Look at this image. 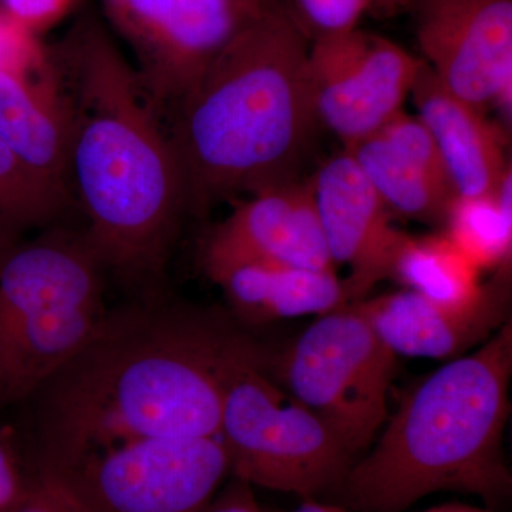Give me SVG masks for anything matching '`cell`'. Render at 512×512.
<instances>
[{"instance_id": "30", "label": "cell", "mask_w": 512, "mask_h": 512, "mask_svg": "<svg viewBox=\"0 0 512 512\" xmlns=\"http://www.w3.org/2000/svg\"><path fill=\"white\" fill-rule=\"evenodd\" d=\"M242 5L248 6L251 9H259L262 5H264L265 0H238Z\"/></svg>"}, {"instance_id": "24", "label": "cell", "mask_w": 512, "mask_h": 512, "mask_svg": "<svg viewBox=\"0 0 512 512\" xmlns=\"http://www.w3.org/2000/svg\"><path fill=\"white\" fill-rule=\"evenodd\" d=\"M12 512H90L62 476L33 468L28 490Z\"/></svg>"}, {"instance_id": "16", "label": "cell", "mask_w": 512, "mask_h": 512, "mask_svg": "<svg viewBox=\"0 0 512 512\" xmlns=\"http://www.w3.org/2000/svg\"><path fill=\"white\" fill-rule=\"evenodd\" d=\"M410 96L416 116L439 148L456 194L476 197L497 191L511 168L503 130L485 111L447 90L424 62Z\"/></svg>"}, {"instance_id": "6", "label": "cell", "mask_w": 512, "mask_h": 512, "mask_svg": "<svg viewBox=\"0 0 512 512\" xmlns=\"http://www.w3.org/2000/svg\"><path fill=\"white\" fill-rule=\"evenodd\" d=\"M268 367H244L225 392L218 436L229 474L302 500L335 493L357 457L325 421L272 379Z\"/></svg>"}, {"instance_id": "31", "label": "cell", "mask_w": 512, "mask_h": 512, "mask_svg": "<svg viewBox=\"0 0 512 512\" xmlns=\"http://www.w3.org/2000/svg\"><path fill=\"white\" fill-rule=\"evenodd\" d=\"M413 2H414V3H416V2H417V0H413Z\"/></svg>"}, {"instance_id": "26", "label": "cell", "mask_w": 512, "mask_h": 512, "mask_svg": "<svg viewBox=\"0 0 512 512\" xmlns=\"http://www.w3.org/2000/svg\"><path fill=\"white\" fill-rule=\"evenodd\" d=\"M2 8L20 25L39 36L69 16L80 0H0Z\"/></svg>"}, {"instance_id": "13", "label": "cell", "mask_w": 512, "mask_h": 512, "mask_svg": "<svg viewBox=\"0 0 512 512\" xmlns=\"http://www.w3.org/2000/svg\"><path fill=\"white\" fill-rule=\"evenodd\" d=\"M311 184L330 258L336 269L349 268V303L363 301L390 279L406 232L394 227L393 212L345 150L320 164Z\"/></svg>"}, {"instance_id": "22", "label": "cell", "mask_w": 512, "mask_h": 512, "mask_svg": "<svg viewBox=\"0 0 512 512\" xmlns=\"http://www.w3.org/2000/svg\"><path fill=\"white\" fill-rule=\"evenodd\" d=\"M377 0H295L296 22L309 39L338 35L359 26Z\"/></svg>"}, {"instance_id": "17", "label": "cell", "mask_w": 512, "mask_h": 512, "mask_svg": "<svg viewBox=\"0 0 512 512\" xmlns=\"http://www.w3.org/2000/svg\"><path fill=\"white\" fill-rule=\"evenodd\" d=\"M0 138L30 173L72 202L67 190L69 124L52 62L29 76L0 72Z\"/></svg>"}, {"instance_id": "2", "label": "cell", "mask_w": 512, "mask_h": 512, "mask_svg": "<svg viewBox=\"0 0 512 512\" xmlns=\"http://www.w3.org/2000/svg\"><path fill=\"white\" fill-rule=\"evenodd\" d=\"M49 57L69 124L67 190L86 217L84 237L106 272L158 292L188 208L170 128L97 20H80Z\"/></svg>"}, {"instance_id": "19", "label": "cell", "mask_w": 512, "mask_h": 512, "mask_svg": "<svg viewBox=\"0 0 512 512\" xmlns=\"http://www.w3.org/2000/svg\"><path fill=\"white\" fill-rule=\"evenodd\" d=\"M481 271L443 231L406 234L390 279L441 305L464 308L478 301L484 284Z\"/></svg>"}, {"instance_id": "10", "label": "cell", "mask_w": 512, "mask_h": 512, "mask_svg": "<svg viewBox=\"0 0 512 512\" xmlns=\"http://www.w3.org/2000/svg\"><path fill=\"white\" fill-rule=\"evenodd\" d=\"M308 62L319 124L345 148L402 113L423 64L387 37L359 28L313 39Z\"/></svg>"}, {"instance_id": "14", "label": "cell", "mask_w": 512, "mask_h": 512, "mask_svg": "<svg viewBox=\"0 0 512 512\" xmlns=\"http://www.w3.org/2000/svg\"><path fill=\"white\" fill-rule=\"evenodd\" d=\"M394 355L450 360L487 342L511 320V265L495 269L478 301L464 308L441 305L419 293H383L357 302Z\"/></svg>"}, {"instance_id": "1", "label": "cell", "mask_w": 512, "mask_h": 512, "mask_svg": "<svg viewBox=\"0 0 512 512\" xmlns=\"http://www.w3.org/2000/svg\"><path fill=\"white\" fill-rule=\"evenodd\" d=\"M218 309L148 293L107 311L40 393L36 467L60 471L124 441L211 437L239 370L274 350Z\"/></svg>"}, {"instance_id": "9", "label": "cell", "mask_w": 512, "mask_h": 512, "mask_svg": "<svg viewBox=\"0 0 512 512\" xmlns=\"http://www.w3.org/2000/svg\"><path fill=\"white\" fill-rule=\"evenodd\" d=\"M111 25L136 56L148 96L165 116L204 76L259 9L238 0H103Z\"/></svg>"}, {"instance_id": "12", "label": "cell", "mask_w": 512, "mask_h": 512, "mask_svg": "<svg viewBox=\"0 0 512 512\" xmlns=\"http://www.w3.org/2000/svg\"><path fill=\"white\" fill-rule=\"evenodd\" d=\"M244 262L338 272L326 247L311 178L251 194L202 239L205 275Z\"/></svg>"}, {"instance_id": "7", "label": "cell", "mask_w": 512, "mask_h": 512, "mask_svg": "<svg viewBox=\"0 0 512 512\" xmlns=\"http://www.w3.org/2000/svg\"><path fill=\"white\" fill-rule=\"evenodd\" d=\"M396 355L357 303L323 313L291 345L274 352L268 373L320 417L357 458L389 419Z\"/></svg>"}, {"instance_id": "28", "label": "cell", "mask_w": 512, "mask_h": 512, "mask_svg": "<svg viewBox=\"0 0 512 512\" xmlns=\"http://www.w3.org/2000/svg\"><path fill=\"white\" fill-rule=\"evenodd\" d=\"M281 512H355L349 510V508L343 507V505H332L319 503L318 500H303L302 505L292 511H281Z\"/></svg>"}, {"instance_id": "27", "label": "cell", "mask_w": 512, "mask_h": 512, "mask_svg": "<svg viewBox=\"0 0 512 512\" xmlns=\"http://www.w3.org/2000/svg\"><path fill=\"white\" fill-rule=\"evenodd\" d=\"M208 512H265L256 501L254 487L247 481L232 477L231 483L218 491Z\"/></svg>"}, {"instance_id": "8", "label": "cell", "mask_w": 512, "mask_h": 512, "mask_svg": "<svg viewBox=\"0 0 512 512\" xmlns=\"http://www.w3.org/2000/svg\"><path fill=\"white\" fill-rule=\"evenodd\" d=\"M53 473L90 512H208L229 463L220 436L156 437L100 448Z\"/></svg>"}, {"instance_id": "15", "label": "cell", "mask_w": 512, "mask_h": 512, "mask_svg": "<svg viewBox=\"0 0 512 512\" xmlns=\"http://www.w3.org/2000/svg\"><path fill=\"white\" fill-rule=\"evenodd\" d=\"M345 151L393 214L443 227L457 194L439 148L419 117L403 110L382 130Z\"/></svg>"}, {"instance_id": "18", "label": "cell", "mask_w": 512, "mask_h": 512, "mask_svg": "<svg viewBox=\"0 0 512 512\" xmlns=\"http://www.w3.org/2000/svg\"><path fill=\"white\" fill-rule=\"evenodd\" d=\"M224 292L232 318L245 328L323 315L349 305L338 272L268 262H244L210 276Z\"/></svg>"}, {"instance_id": "20", "label": "cell", "mask_w": 512, "mask_h": 512, "mask_svg": "<svg viewBox=\"0 0 512 512\" xmlns=\"http://www.w3.org/2000/svg\"><path fill=\"white\" fill-rule=\"evenodd\" d=\"M441 231L483 271L511 265L512 170L493 194L461 197L448 207Z\"/></svg>"}, {"instance_id": "29", "label": "cell", "mask_w": 512, "mask_h": 512, "mask_svg": "<svg viewBox=\"0 0 512 512\" xmlns=\"http://www.w3.org/2000/svg\"><path fill=\"white\" fill-rule=\"evenodd\" d=\"M421 512H493L488 510H481V508L470 507V505L464 504H446L440 505V507L429 508Z\"/></svg>"}, {"instance_id": "5", "label": "cell", "mask_w": 512, "mask_h": 512, "mask_svg": "<svg viewBox=\"0 0 512 512\" xmlns=\"http://www.w3.org/2000/svg\"><path fill=\"white\" fill-rule=\"evenodd\" d=\"M104 274L83 232L0 248V407L39 392L92 338Z\"/></svg>"}, {"instance_id": "3", "label": "cell", "mask_w": 512, "mask_h": 512, "mask_svg": "<svg viewBox=\"0 0 512 512\" xmlns=\"http://www.w3.org/2000/svg\"><path fill=\"white\" fill-rule=\"evenodd\" d=\"M308 40L265 2L175 107L168 128L188 208L298 180L319 126Z\"/></svg>"}, {"instance_id": "11", "label": "cell", "mask_w": 512, "mask_h": 512, "mask_svg": "<svg viewBox=\"0 0 512 512\" xmlns=\"http://www.w3.org/2000/svg\"><path fill=\"white\" fill-rule=\"evenodd\" d=\"M416 36L440 83L485 111L512 97V0H417Z\"/></svg>"}, {"instance_id": "25", "label": "cell", "mask_w": 512, "mask_h": 512, "mask_svg": "<svg viewBox=\"0 0 512 512\" xmlns=\"http://www.w3.org/2000/svg\"><path fill=\"white\" fill-rule=\"evenodd\" d=\"M20 453L15 431L0 424V512H12L20 503L32 477Z\"/></svg>"}, {"instance_id": "23", "label": "cell", "mask_w": 512, "mask_h": 512, "mask_svg": "<svg viewBox=\"0 0 512 512\" xmlns=\"http://www.w3.org/2000/svg\"><path fill=\"white\" fill-rule=\"evenodd\" d=\"M49 63V49L40 45L39 36L0 8V72L29 76Z\"/></svg>"}, {"instance_id": "4", "label": "cell", "mask_w": 512, "mask_h": 512, "mask_svg": "<svg viewBox=\"0 0 512 512\" xmlns=\"http://www.w3.org/2000/svg\"><path fill=\"white\" fill-rule=\"evenodd\" d=\"M512 320L473 353L421 379L389 416L375 446L335 491L355 512H404L427 495H477L490 507L510 498L504 456L511 413Z\"/></svg>"}, {"instance_id": "21", "label": "cell", "mask_w": 512, "mask_h": 512, "mask_svg": "<svg viewBox=\"0 0 512 512\" xmlns=\"http://www.w3.org/2000/svg\"><path fill=\"white\" fill-rule=\"evenodd\" d=\"M69 204L20 163L0 138V248L49 224Z\"/></svg>"}]
</instances>
